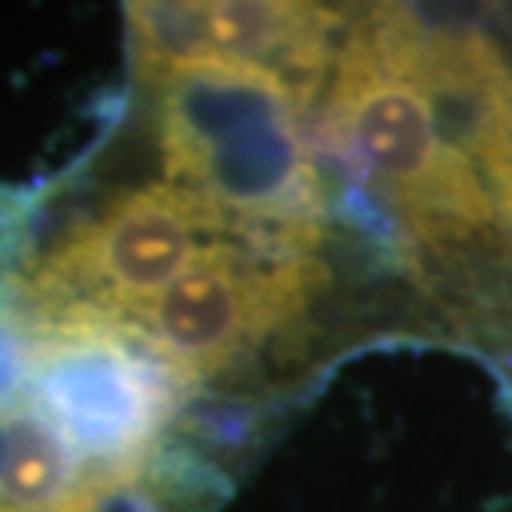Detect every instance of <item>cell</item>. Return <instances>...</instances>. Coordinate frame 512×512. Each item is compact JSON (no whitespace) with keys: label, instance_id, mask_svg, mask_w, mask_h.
I'll list each match as a JSON object with an SVG mask.
<instances>
[{"label":"cell","instance_id":"6da1fadb","mask_svg":"<svg viewBox=\"0 0 512 512\" xmlns=\"http://www.w3.org/2000/svg\"><path fill=\"white\" fill-rule=\"evenodd\" d=\"M323 120L419 247H456L496 223L429 74V24L409 7L380 4L353 20L326 77Z\"/></svg>","mask_w":512,"mask_h":512},{"label":"cell","instance_id":"7a4b0ae2","mask_svg":"<svg viewBox=\"0 0 512 512\" xmlns=\"http://www.w3.org/2000/svg\"><path fill=\"white\" fill-rule=\"evenodd\" d=\"M167 183L187 190L230 240L266 253H316L323 180L303 137L310 104L260 64L203 60L160 74Z\"/></svg>","mask_w":512,"mask_h":512},{"label":"cell","instance_id":"3957f363","mask_svg":"<svg viewBox=\"0 0 512 512\" xmlns=\"http://www.w3.org/2000/svg\"><path fill=\"white\" fill-rule=\"evenodd\" d=\"M220 237V220L187 190L167 180L127 190L60 233L30 266L20 280L24 323L90 313L127 330Z\"/></svg>","mask_w":512,"mask_h":512},{"label":"cell","instance_id":"277c9868","mask_svg":"<svg viewBox=\"0 0 512 512\" xmlns=\"http://www.w3.org/2000/svg\"><path fill=\"white\" fill-rule=\"evenodd\" d=\"M323 283L326 266L316 253H266L220 237L197 253L127 333L180 386L203 383L296 323Z\"/></svg>","mask_w":512,"mask_h":512},{"label":"cell","instance_id":"5b68a950","mask_svg":"<svg viewBox=\"0 0 512 512\" xmlns=\"http://www.w3.org/2000/svg\"><path fill=\"white\" fill-rule=\"evenodd\" d=\"M133 64L157 80L173 67L227 60L260 64L290 80L306 104L333 67V37L346 14L320 4L280 0H190V4H124Z\"/></svg>","mask_w":512,"mask_h":512},{"label":"cell","instance_id":"8992f818","mask_svg":"<svg viewBox=\"0 0 512 512\" xmlns=\"http://www.w3.org/2000/svg\"><path fill=\"white\" fill-rule=\"evenodd\" d=\"M87 486L84 459L34 396L4 409L0 512H60Z\"/></svg>","mask_w":512,"mask_h":512}]
</instances>
